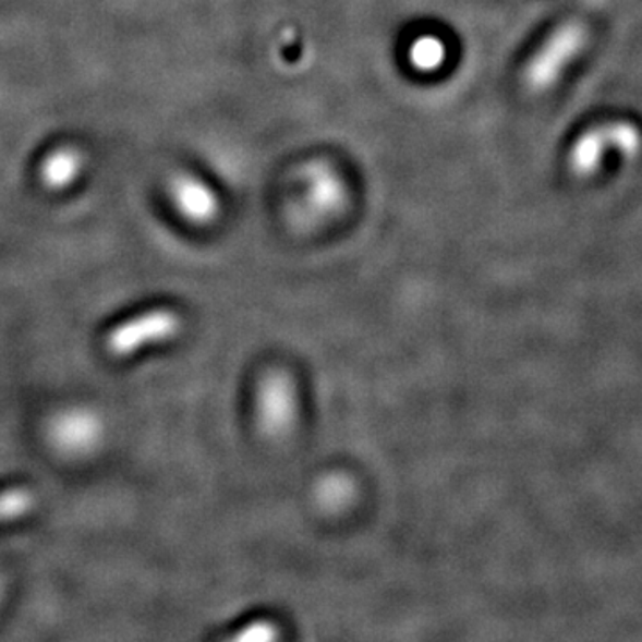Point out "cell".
<instances>
[{"mask_svg":"<svg viewBox=\"0 0 642 642\" xmlns=\"http://www.w3.org/2000/svg\"><path fill=\"white\" fill-rule=\"evenodd\" d=\"M279 627L270 621V619H254L245 627H241L235 633L234 639L238 641H274L279 638Z\"/></svg>","mask_w":642,"mask_h":642,"instance_id":"obj_6","label":"cell"},{"mask_svg":"<svg viewBox=\"0 0 642 642\" xmlns=\"http://www.w3.org/2000/svg\"><path fill=\"white\" fill-rule=\"evenodd\" d=\"M350 486L344 482L343 476H327L318 487V498L325 501L327 506H341L344 500H349Z\"/></svg>","mask_w":642,"mask_h":642,"instance_id":"obj_7","label":"cell"},{"mask_svg":"<svg viewBox=\"0 0 642 642\" xmlns=\"http://www.w3.org/2000/svg\"><path fill=\"white\" fill-rule=\"evenodd\" d=\"M36 506L35 490L25 486H13L0 490V526L24 520Z\"/></svg>","mask_w":642,"mask_h":642,"instance_id":"obj_4","label":"cell"},{"mask_svg":"<svg viewBox=\"0 0 642 642\" xmlns=\"http://www.w3.org/2000/svg\"><path fill=\"white\" fill-rule=\"evenodd\" d=\"M296 409V388L288 373L270 372L263 377L255 395V414L257 425L266 436H284L293 427Z\"/></svg>","mask_w":642,"mask_h":642,"instance_id":"obj_2","label":"cell"},{"mask_svg":"<svg viewBox=\"0 0 642 642\" xmlns=\"http://www.w3.org/2000/svg\"><path fill=\"white\" fill-rule=\"evenodd\" d=\"M83 154L74 147H61L41 162L39 177L52 192H61L72 184L83 168Z\"/></svg>","mask_w":642,"mask_h":642,"instance_id":"obj_3","label":"cell"},{"mask_svg":"<svg viewBox=\"0 0 642 642\" xmlns=\"http://www.w3.org/2000/svg\"><path fill=\"white\" fill-rule=\"evenodd\" d=\"M599 150L602 145H599L598 134H588L574 150V167L579 168L580 172L593 170L598 165Z\"/></svg>","mask_w":642,"mask_h":642,"instance_id":"obj_5","label":"cell"},{"mask_svg":"<svg viewBox=\"0 0 642 642\" xmlns=\"http://www.w3.org/2000/svg\"><path fill=\"white\" fill-rule=\"evenodd\" d=\"M182 319L170 307H154L123 319L106 334V350L113 358H131L148 347L167 343L181 332Z\"/></svg>","mask_w":642,"mask_h":642,"instance_id":"obj_1","label":"cell"}]
</instances>
